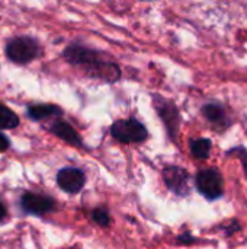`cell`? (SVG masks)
Returning <instances> with one entry per match:
<instances>
[{
	"label": "cell",
	"instance_id": "14",
	"mask_svg": "<svg viewBox=\"0 0 247 249\" xmlns=\"http://www.w3.org/2000/svg\"><path fill=\"white\" fill-rule=\"evenodd\" d=\"M92 220L99 225L100 228H106L111 223V217H109V212L103 207H98L92 212Z\"/></svg>",
	"mask_w": 247,
	"mask_h": 249
},
{
	"label": "cell",
	"instance_id": "12",
	"mask_svg": "<svg viewBox=\"0 0 247 249\" xmlns=\"http://www.w3.org/2000/svg\"><path fill=\"white\" fill-rule=\"evenodd\" d=\"M189 147H191V153L195 159L205 160L211 155L213 143L207 137H199V139H192L189 143Z\"/></svg>",
	"mask_w": 247,
	"mask_h": 249
},
{
	"label": "cell",
	"instance_id": "9",
	"mask_svg": "<svg viewBox=\"0 0 247 249\" xmlns=\"http://www.w3.org/2000/svg\"><path fill=\"white\" fill-rule=\"evenodd\" d=\"M48 131L51 134H54L55 137H58L60 140H63L64 143L73 146V147H79V149L84 147V143H83L80 134L74 130V127L71 124H68L63 120H55L49 125Z\"/></svg>",
	"mask_w": 247,
	"mask_h": 249
},
{
	"label": "cell",
	"instance_id": "8",
	"mask_svg": "<svg viewBox=\"0 0 247 249\" xmlns=\"http://www.w3.org/2000/svg\"><path fill=\"white\" fill-rule=\"evenodd\" d=\"M57 185L67 194H77L86 185V175L79 168H63L57 172Z\"/></svg>",
	"mask_w": 247,
	"mask_h": 249
},
{
	"label": "cell",
	"instance_id": "1",
	"mask_svg": "<svg viewBox=\"0 0 247 249\" xmlns=\"http://www.w3.org/2000/svg\"><path fill=\"white\" fill-rule=\"evenodd\" d=\"M63 57L71 66L80 67L90 79H98L106 83H115L121 79V69L116 63L108 60L105 53L82 42L68 44L63 51Z\"/></svg>",
	"mask_w": 247,
	"mask_h": 249
},
{
	"label": "cell",
	"instance_id": "10",
	"mask_svg": "<svg viewBox=\"0 0 247 249\" xmlns=\"http://www.w3.org/2000/svg\"><path fill=\"white\" fill-rule=\"evenodd\" d=\"M26 114L32 121H44L63 115V109L55 104H31L26 108Z\"/></svg>",
	"mask_w": 247,
	"mask_h": 249
},
{
	"label": "cell",
	"instance_id": "2",
	"mask_svg": "<svg viewBox=\"0 0 247 249\" xmlns=\"http://www.w3.org/2000/svg\"><path fill=\"white\" fill-rule=\"evenodd\" d=\"M6 55L15 64H29L42 55V47L36 38L20 35L6 44Z\"/></svg>",
	"mask_w": 247,
	"mask_h": 249
},
{
	"label": "cell",
	"instance_id": "3",
	"mask_svg": "<svg viewBox=\"0 0 247 249\" xmlns=\"http://www.w3.org/2000/svg\"><path fill=\"white\" fill-rule=\"evenodd\" d=\"M111 136L119 143L132 144L146 142L148 137V131L141 121L135 118H124L115 121L111 125Z\"/></svg>",
	"mask_w": 247,
	"mask_h": 249
},
{
	"label": "cell",
	"instance_id": "7",
	"mask_svg": "<svg viewBox=\"0 0 247 249\" xmlns=\"http://www.w3.org/2000/svg\"><path fill=\"white\" fill-rule=\"evenodd\" d=\"M19 206H20V210L29 216H44L57 209V203L54 201V198L29 193V191L22 194L19 200Z\"/></svg>",
	"mask_w": 247,
	"mask_h": 249
},
{
	"label": "cell",
	"instance_id": "15",
	"mask_svg": "<svg viewBox=\"0 0 247 249\" xmlns=\"http://www.w3.org/2000/svg\"><path fill=\"white\" fill-rule=\"evenodd\" d=\"M10 147V140L0 131V152H6Z\"/></svg>",
	"mask_w": 247,
	"mask_h": 249
},
{
	"label": "cell",
	"instance_id": "6",
	"mask_svg": "<svg viewBox=\"0 0 247 249\" xmlns=\"http://www.w3.org/2000/svg\"><path fill=\"white\" fill-rule=\"evenodd\" d=\"M162 175H163V181H165V184L170 193H173L178 197L189 196V193H191V187H189L191 177H189L188 171H185L181 166L169 165V166H165Z\"/></svg>",
	"mask_w": 247,
	"mask_h": 249
},
{
	"label": "cell",
	"instance_id": "17",
	"mask_svg": "<svg viewBox=\"0 0 247 249\" xmlns=\"http://www.w3.org/2000/svg\"><path fill=\"white\" fill-rule=\"evenodd\" d=\"M6 214H7L6 207H4V204L1 203V200H0V223H3V220L6 219Z\"/></svg>",
	"mask_w": 247,
	"mask_h": 249
},
{
	"label": "cell",
	"instance_id": "4",
	"mask_svg": "<svg viewBox=\"0 0 247 249\" xmlns=\"http://www.w3.org/2000/svg\"><path fill=\"white\" fill-rule=\"evenodd\" d=\"M151 99H153L154 109L157 111L162 123L166 127L167 136L170 137V140L175 142L179 133V127H181V114H179L178 107L172 101L163 98L159 93H153Z\"/></svg>",
	"mask_w": 247,
	"mask_h": 249
},
{
	"label": "cell",
	"instance_id": "5",
	"mask_svg": "<svg viewBox=\"0 0 247 249\" xmlns=\"http://www.w3.org/2000/svg\"><path fill=\"white\" fill-rule=\"evenodd\" d=\"M195 185L198 193L210 201L220 198L224 193L223 175L218 169L214 168L199 171L195 177Z\"/></svg>",
	"mask_w": 247,
	"mask_h": 249
},
{
	"label": "cell",
	"instance_id": "11",
	"mask_svg": "<svg viewBox=\"0 0 247 249\" xmlns=\"http://www.w3.org/2000/svg\"><path fill=\"white\" fill-rule=\"evenodd\" d=\"M202 115L214 125H218V127H226L227 125V117H226V111L223 108L221 104H217V102H210V104H205L201 109Z\"/></svg>",
	"mask_w": 247,
	"mask_h": 249
},
{
	"label": "cell",
	"instance_id": "13",
	"mask_svg": "<svg viewBox=\"0 0 247 249\" xmlns=\"http://www.w3.org/2000/svg\"><path fill=\"white\" fill-rule=\"evenodd\" d=\"M17 125H19L17 114L0 102V130H13Z\"/></svg>",
	"mask_w": 247,
	"mask_h": 249
},
{
	"label": "cell",
	"instance_id": "16",
	"mask_svg": "<svg viewBox=\"0 0 247 249\" xmlns=\"http://www.w3.org/2000/svg\"><path fill=\"white\" fill-rule=\"evenodd\" d=\"M178 241H179L181 244H191V242H195V238H192L189 233H183L182 236L178 238Z\"/></svg>",
	"mask_w": 247,
	"mask_h": 249
}]
</instances>
